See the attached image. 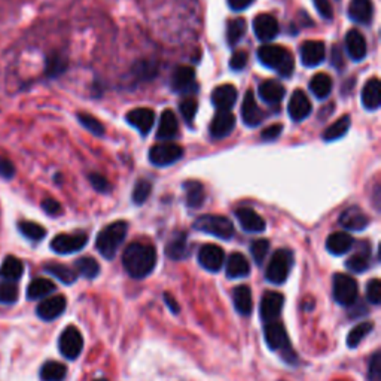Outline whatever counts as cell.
<instances>
[{
	"instance_id": "6da1fadb",
	"label": "cell",
	"mask_w": 381,
	"mask_h": 381,
	"mask_svg": "<svg viewBox=\"0 0 381 381\" xmlns=\"http://www.w3.org/2000/svg\"><path fill=\"white\" fill-rule=\"evenodd\" d=\"M122 264L125 271L133 279H143L157 265V250L146 243H131L124 250Z\"/></svg>"
},
{
	"instance_id": "7a4b0ae2",
	"label": "cell",
	"mask_w": 381,
	"mask_h": 381,
	"mask_svg": "<svg viewBox=\"0 0 381 381\" xmlns=\"http://www.w3.org/2000/svg\"><path fill=\"white\" fill-rule=\"evenodd\" d=\"M258 60L264 66L274 69L276 72L283 78H289L293 74V67H295L293 57H292V54L283 47L270 45V44L259 47Z\"/></svg>"
},
{
	"instance_id": "3957f363",
	"label": "cell",
	"mask_w": 381,
	"mask_h": 381,
	"mask_svg": "<svg viewBox=\"0 0 381 381\" xmlns=\"http://www.w3.org/2000/svg\"><path fill=\"white\" fill-rule=\"evenodd\" d=\"M127 230H129L127 222L117 221L114 223L107 225L106 228H103L100 233H98L97 240H95V246L103 258L112 259L117 255V252L127 235Z\"/></svg>"
},
{
	"instance_id": "277c9868",
	"label": "cell",
	"mask_w": 381,
	"mask_h": 381,
	"mask_svg": "<svg viewBox=\"0 0 381 381\" xmlns=\"http://www.w3.org/2000/svg\"><path fill=\"white\" fill-rule=\"evenodd\" d=\"M265 334V341L271 350L280 351L283 359L289 363H295L296 362V355L293 353L292 347H291V341L289 336L286 334V329L281 323L279 322H270L266 323V327L264 329Z\"/></svg>"
},
{
	"instance_id": "5b68a950",
	"label": "cell",
	"mask_w": 381,
	"mask_h": 381,
	"mask_svg": "<svg viewBox=\"0 0 381 381\" xmlns=\"http://www.w3.org/2000/svg\"><path fill=\"white\" fill-rule=\"evenodd\" d=\"M293 265V255L288 249H279L271 257L270 264L266 266L265 277L273 285L285 283Z\"/></svg>"
},
{
	"instance_id": "8992f818",
	"label": "cell",
	"mask_w": 381,
	"mask_h": 381,
	"mask_svg": "<svg viewBox=\"0 0 381 381\" xmlns=\"http://www.w3.org/2000/svg\"><path fill=\"white\" fill-rule=\"evenodd\" d=\"M194 228L201 233L215 235L222 240H230L234 235V225L233 222L219 215H203L195 221Z\"/></svg>"
},
{
	"instance_id": "52a82bcc",
	"label": "cell",
	"mask_w": 381,
	"mask_h": 381,
	"mask_svg": "<svg viewBox=\"0 0 381 381\" xmlns=\"http://www.w3.org/2000/svg\"><path fill=\"white\" fill-rule=\"evenodd\" d=\"M334 300L341 305H353L358 300L359 288L358 281L348 274L338 273L334 277Z\"/></svg>"
},
{
	"instance_id": "ba28073f",
	"label": "cell",
	"mask_w": 381,
	"mask_h": 381,
	"mask_svg": "<svg viewBox=\"0 0 381 381\" xmlns=\"http://www.w3.org/2000/svg\"><path fill=\"white\" fill-rule=\"evenodd\" d=\"M182 157H183V148L170 142L153 145L149 151L151 163L158 167L172 165L176 161H179Z\"/></svg>"
},
{
	"instance_id": "9c48e42d",
	"label": "cell",
	"mask_w": 381,
	"mask_h": 381,
	"mask_svg": "<svg viewBox=\"0 0 381 381\" xmlns=\"http://www.w3.org/2000/svg\"><path fill=\"white\" fill-rule=\"evenodd\" d=\"M59 348L60 353L70 361H75L83 348V338L76 327H67L59 340Z\"/></svg>"
},
{
	"instance_id": "30bf717a",
	"label": "cell",
	"mask_w": 381,
	"mask_h": 381,
	"mask_svg": "<svg viewBox=\"0 0 381 381\" xmlns=\"http://www.w3.org/2000/svg\"><path fill=\"white\" fill-rule=\"evenodd\" d=\"M88 237L86 234H59L52 238L51 249L60 255H69L82 250L87 246Z\"/></svg>"
},
{
	"instance_id": "8fae6325",
	"label": "cell",
	"mask_w": 381,
	"mask_h": 381,
	"mask_svg": "<svg viewBox=\"0 0 381 381\" xmlns=\"http://www.w3.org/2000/svg\"><path fill=\"white\" fill-rule=\"evenodd\" d=\"M285 305V296L279 292H265L261 300V317L264 322H274Z\"/></svg>"
},
{
	"instance_id": "7c38bea8",
	"label": "cell",
	"mask_w": 381,
	"mask_h": 381,
	"mask_svg": "<svg viewBox=\"0 0 381 381\" xmlns=\"http://www.w3.org/2000/svg\"><path fill=\"white\" fill-rule=\"evenodd\" d=\"M235 127V117L231 114L230 110H218V114L213 117L209 127L210 136L221 140L228 137L231 134V131L234 130Z\"/></svg>"
},
{
	"instance_id": "4fadbf2b",
	"label": "cell",
	"mask_w": 381,
	"mask_h": 381,
	"mask_svg": "<svg viewBox=\"0 0 381 381\" xmlns=\"http://www.w3.org/2000/svg\"><path fill=\"white\" fill-rule=\"evenodd\" d=\"M279 21L270 16V13H259V16L253 20V32L261 42H271L279 35Z\"/></svg>"
},
{
	"instance_id": "5bb4252c",
	"label": "cell",
	"mask_w": 381,
	"mask_h": 381,
	"mask_svg": "<svg viewBox=\"0 0 381 381\" xmlns=\"http://www.w3.org/2000/svg\"><path fill=\"white\" fill-rule=\"evenodd\" d=\"M199 262L210 273L219 271L225 262V253L219 246L204 245L199 252Z\"/></svg>"
},
{
	"instance_id": "9a60e30c",
	"label": "cell",
	"mask_w": 381,
	"mask_h": 381,
	"mask_svg": "<svg viewBox=\"0 0 381 381\" xmlns=\"http://www.w3.org/2000/svg\"><path fill=\"white\" fill-rule=\"evenodd\" d=\"M172 88L176 93L195 91V70L191 66H177L172 75Z\"/></svg>"
},
{
	"instance_id": "2e32d148",
	"label": "cell",
	"mask_w": 381,
	"mask_h": 381,
	"mask_svg": "<svg viewBox=\"0 0 381 381\" xmlns=\"http://www.w3.org/2000/svg\"><path fill=\"white\" fill-rule=\"evenodd\" d=\"M312 109H313L312 102H310V98L303 90H296L292 94L288 110H289V117L293 121L296 122L304 121L310 114H312Z\"/></svg>"
},
{
	"instance_id": "e0dca14e",
	"label": "cell",
	"mask_w": 381,
	"mask_h": 381,
	"mask_svg": "<svg viewBox=\"0 0 381 381\" xmlns=\"http://www.w3.org/2000/svg\"><path fill=\"white\" fill-rule=\"evenodd\" d=\"M127 122L134 127L136 130H139L140 134L145 136L152 130V127L155 124V114L152 109L137 107L127 114Z\"/></svg>"
},
{
	"instance_id": "ac0fdd59",
	"label": "cell",
	"mask_w": 381,
	"mask_h": 381,
	"mask_svg": "<svg viewBox=\"0 0 381 381\" xmlns=\"http://www.w3.org/2000/svg\"><path fill=\"white\" fill-rule=\"evenodd\" d=\"M66 305L67 303L64 296L57 295V296H52V298H47L42 301L36 308V313L42 320L49 322V320L60 317L64 313Z\"/></svg>"
},
{
	"instance_id": "d6986e66",
	"label": "cell",
	"mask_w": 381,
	"mask_h": 381,
	"mask_svg": "<svg viewBox=\"0 0 381 381\" xmlns=\"http://www.w3.org/2000/svg\"><path fill=\"white\" fill-rule=\"evenodd\" d=\"M242 118L247 127H258L264 121V112L255 100V94L247 91L242 105Z\"/></svg>"
},
{
	"instance_id": "ffe728a7",
	"label": "cell",
	"mask_w": 381,
	"mask_h": 381,
	"mask_svg": "<svg viewBox=\"0 0 381 381\" xmlns=\"http://www.w3.org/2000/svg\"><path fill=\"white\" fill-rule=\"evenodd\" d=\"M324 60V45L320 40H305L301 47V61L307 67H316Z\"/></svg>"
},
{
	"instance_id": "44dd1931",
	"label": "cell",
	"mask_w": 381,
	"mask_h": 381,
	"mask_svg": "<svg viewBox=\"0 0 381 381\" xmlns=\"http://www.w3.org/2000/svg\"><path fill=\"white\" fill-rule=\"evenodd\" d=\"M348 17L359 24H370L374 17L373 0H350Z\"/></svg>"
},
{
	"instance_id": "7402d4cb",
	"label": "cell",
	"mask_w": 381,
	"mask_h": 381,
	"mask_svg": "<svg viewBox=\"0 0 381 381\" xmlns=\"http://www.w3.org/2000/svg\"><path fill=\"white\" fill-rule=\"evenodd\" d=\"M370 219L359 207H350L340 216V225L348 231H362L368 227Z\"/></svg>"
},
{
	"instance_id": "603a6c76",
	"label": "cell",
	"mask_w": 381,
	"mask_h": 381,
	"mask_svg": "<svg viewBox=\"0 0 381 381\" xmlns=\"http://www.w3.org/2000/svg\"><path fill=\"white\" fill-rule=\"evenodd\" d=\"M346 49L348 57L355 61H361L366 57L368 47H366V40L359 30L353 29L346 35Z\"/></svg>"
},
{
	"instance_id": "cb8c5ba5",
	"label": "cell",
	"mask_w": 381,
	"mask_h": 381,
	"mask_svg": "<svg viewBox=\"0 0 381 381\" xmlns=\"http://www.w3.org/2000/svg\"><path fill=\"white\" fill-rule=\"evenodd\" d=\"M235 218L247 233H262L265 230V221L253 209L242 207L235 210Z\"/></svg>"
},
{
	"instance_id": "d4e9b609",
	"label": "cell",
	"mask_w": 381,
	"mask_h": 381,
	"mask_svg": "<svg viewBox=\"0 0 381 381\" xmlns=\"http://www.w3.org/2000/svg\"><path fill=\"white\" fill-rule=\"evenodd\" d=\"M237 102V90L231 83L219 86L211 93V103L218 110H230Z\"/></svg>"
},
{
	"instance_id": "484cf974",
	"label": "cell",
	"mask_w": 381,
	"mask_h": 381,
	"mask_svg": "<svg viewBox=\"0 0 381 381\" xmlns=\"http://www.w3.org/2000/svg\"><path fill=\"white\" fill-rule=\"evenodd\" d=\"M259 97L268 105H279L285 97V87L274 79L264 81L259 86Z\"/></svg>"
},
{
	"instance_id": "4316f807",
	"label": "cell",
	"mask_w": 381,
	"mask_h": 381,
	"mask_svg": "<svg viewBox=\"0 0 381 381\" xmlns=\"http://www.w3.org/2000/svg\"><path fill=\"white\" fill-rule=\"evenodd\" d=\"M381 83L378 78H371L363 86L362 90V103L365 109L368 110H377L381 105Z\"/></svg>"
},
{
	"instance_id": "83f0119b",
	"label": "cell",
	"mask_w": 381,
	"mask_h": 381,
	"mask_svg": "<svg viewBox=\"0 0 381 381\" xmlns=\"http://www.w3.org/2000/svg\"><path fill=\"white\" fill-rule=\"evenodd\" d=\"M353 237L347 233H334L327 240V249L335 257L346 255V253L353 247Z\"/></svg>"
},
{
	"instance_id": "f1b7e54d",
	"label": "cell",
	"mask_w": 381,
	"mask_h": 381,
	"mask_svg": "<svg viewBox=\"0 0 381 381\" xmlns=\"http://www.w3.org/2000/svg\"><path fill=\"white\" fill-rule=\"evenodd\" d=\"M177 131H179V125H177V118L175 115V112L170 109H165L160 118L157 137L160 140H170L177 134Z\"/></svg>"
},
{
	"instance_id": "f546056e",
	"label": "cell",
	"mask_w": 381,
	"mask_h": 381,
	"mask_svg": "<svg viewBox=\"0 0 381 381\" xmlns=\"http://www.w3.org/2000/svg\"><path fill=\"white\" fill-rule=\"evenodd\" d=\"M250 273V264L242 253H231L227 259V276L230 279L246 277Z\"/></svg>"
},
{
	"instance_id": "4dcf8cb0",
	"label": "cell",
	"mask_w": 381,
	"mask_h": 381,
	"mask_svg": "<svg viewBox=\"0 0 381 381\" xmlns=\"http://www.w3.org/2000/svg\"><path fill=\"white\" fill-rule=\"evenodd\" d=\"M23 273H24V265L16 257H6L2 265H0V277H2L5 281H11V283H16L17 280H20Z\"/></svg>"
},
{
	"instance_id": "1f68e13d",
	"label": "cell",
	"mask_w": 381,
	"mask_h": 381,
	"mask_svg": "<svg viewBox=\"0 0 381 381\" xmlns=\"http://www.w3.org/2000/svg\"><path fill=\"white\" fill-rule=\"evenodd\" d=\"M165 255L175 261H180L188 257V240L185 233L176 234L170 242H168V245L165 246Z\"/></svg>"
},
{
	"instance_id": "d6a6232c",
	"label": "cell",
	"mask_w": 381,
	"mask_h": 381,
	"mask_svg": "<svg viewBox=\"0 0 381 381\" xmlns=\"http://www.w3.org/2000/svg\"><path fill=\"white\" fill-rule=\"evenodd\" d=\"M233 301H234V307L237 310V313L243 315V316H249L252 313V308H253L252 292L247 286H245V285L237 286L233 292Z\"/></svg>"
},
{
	"instance_id": "836d02e7",
	"label": "cell",
	"mask_w": 381,
	"mask_h": 381,
	"mask_svg": "<svg viewBox=\"0 0 381 381\" xmlns=\"http://www.w3.org/2000/svg\"><path fill=\"white\" fill-rule=\"evenodd\" d=\"M55 291V286L51 280L39 277L30 281L29 288H27V298L29 300H40L45 298L49 293Z\"/></svg>"
},
{
	"instance_id": "e575fe53",
	"label": "cell",
	"mask_w": 381,
	"mask_h": 381,
	"mask_svg": "<svg viewBox=\"0 0 381 381\" xmlns=\"http://www.w3.org/2000/svg\"><path fill=\"white\" fill-rule=\"evenodd\" d=\"M187 192V204L191 209H199L204 203V187L197 180H188L183 185Z\"/></svg>"
},
{
	"instance_id": "d590c367",
	"label": "cell",
	"mask_w": 381,
	"mask_h": 381,
	"mask_svg": "<svg viewBox=\"0 0 381 381\" xmlns=\"http://www.w3.org/2000/svg\"><path fill=\"white\" fill-rule=\"evenodd\" d=\"M350 124H351V119L348 115L338 118L332 125H329L328 129L323 131V134H322L323 140L324 142H334V140L341 139L348 131Z\"/></svg>"
},
{
	"instance_id": "8d00e7d4",
	"label": "cell",
	"mask_w": 381,
	"mask_h": 381,
	"mask_svg": "<svg viewBox=\"0 0 381 381\" xmlns=\"http://www.w3.org/2000/svg\"><path fill=\"white\" fill-rule=\"evenodd\" d=\"M310 90L312 93L323 100V98H327L331 91H332V79L329 75L327 74H317L310 81Z\"/></svg>"
},
{
	"instance_id": "74e56055",
	"label": "cell",
	"mask_w": 381,
	"mask_h": 381,
	"mask_svg": "<svg viewBox=\"0 0 381 381\" xmlns=\"http://www.w3.org/2000/svg\"><path fill=\"white\" fill-rule=\"evenodd\" d=\"M66 366L60 362L48 361L40 368V380L42 381H63L66 377Z\"/></svg>"
},
{
	"instance_id": "f35d334b",
	"label": "cell",
	"mask_w": 381,
	"mask_h": 381,
	"mask_svg": "<svg viewBox=\"0 0 381 381\" xmlns=\"http://www.w3.org/2000/svg\"><path fill=\"white\" fill-rule=\"evenodd\" d=\"M247 30V23L245 18H233L227 25V40L230 47H235L243 39Z\"/></svg>"
},
{
	"instance_id": "ab89813d",
	"label": "cell",
	"mask_w": 381,
	"mask_h": 381,
	"mask_svg": "<svg viewBox=\"0 0 381 381\" xmlns=\"http://www.w3.org/2000/svg\"><path fill=\"white\" fill-rule=\"evenodd\" d=\"M45 271L48 274L54 276L55 279H59L64 285L75 283L76 277H78V274L72 270V268H69V266L61 265V264H48L45 266Z\"/></svg>"
},
{
	"instance_id": "60d3db41",
	"label": "cell",
	"mask_w": 381,
	"mask_h": 381,
	"mask_svg": "<svg viewBox=\"0 0 381 381\" xmlns=\"http://www.w3.org/2000/svg\"><path fill=\"white\" fill-rule=\"evenodd\" d=\"M373 329H374V323L373 322H362V323L356 324V327L348 332L347 346L350 348L358 347L365 340V338L371 334Z\"/></svg>"
},
{
	"instance_id": "b9f144b4",
	"label": "cell",
	"mask_w": 381,
	"mask_h": 381,
	"mask_svg": "<svg viewBox=\"0 0 381 381\" xmlns=\"http://www.w3.org/2000/svg\"><path fill=\"white\" fill-rule=\"evenodd\" d=\"M370 261H371V250L365 249L362 252L355 253L351 258H348L346 262V266L353 273H363L368 270Z\"/></svg>"
},
{
	"instance_id": "7bdbcfd3",
	"label": "cell",
	"mask_w": 381,
	"mask_h": 381,
	"mask_svg": "<svg viewBox=\"0 0 381 381\" xmlns=\"http://www.w3.org/2000/svg\"><path fill=\"white\" fill-rule=\"evenodd\" d=\"M18 230L25 238L33 240V242H39V240L47 235V230L42 225L32 221H21L18 223Z\"/></svg>"
},
{
	"instance_id": "ee69618b",
	"label": "cell",
	"mask_w": 381,
	"mask_h": 381,
	"mask_svg": "<svg viewBox=\"0 0 381 381\" xmlns=\"http://www.w3.org/2000/svg\"><path fill=\"white\" fill-rule=\"evenodd\" d=\"M75 266L78 273L86 279H95L98 273H100V265H98V262L94 258H90V257L79 258L75 262Z\"/></svg>"
},
{
	"instance_id": "f6af8a7d",
	"label": "cell",
	"mask_w": 381,
	"mask_h": 381,
	"mask_svg": "<svg viewBox=\"0 0 381 381\" xmlns=\"http://www.w3.org/2000/svg\"><path fill=\"white\" fill-rule=\"evenodd\" d=\"M66 69H67V61L61 54L54 52L49 55L48 60H47V75L48 76H51V78L59 76L64 72Z\"/></svg>"
},
{
	"instance_id": "bcb514c9",
	"label": "cell",
	"mask_w": 381,
	"mask_h": 381,
	"mask_svg": "<svg viewBox=\"0 0 381 381\" xmlns=\"http://www.w3.org/2000/svg\"><path fill=\"white\" fill-rule=\"evenodd\" d=\"M78 121L81 122V125L83 129H87L90 133L95 134V136H103L105 134V127L103 124L98 121L95 117L90 115V114H78Z\"/></svg>"
},
{
	"instance_id": "7dc6e473",
	"label": "cell",
	"mask_w": 381,
	"mask_h": 381,
	"mask_svg": "<svg viewBox=\"0 0 381 381\" xmlns=\"http://www.w3.org/2000/svg\"><path fill=\"white\" fill-rule=\"evenodd\" d=\"M18 300V288L11 281L0 283V304H13Z\"/></svg>"
},
{
	"instance_id": "c3c4849f",
	"label": "cell",
	"mask_w": 381,
	"mask_h": 381,
	"mask_svg": "<svg viewBox=\"0 0 381 381\" xmlns=\"http://www.w3.org/2000/svg\"><path fill=\"white\" fill-rule=\"evenodd\" d=\"M268 250H270V242H268V240H264V238L253 242L252 247H250L252 257L258 265H262V262L265 261V258L268 255Z\"/></svg>"
},
{
	"instance_id": "681fc988",
	"label": "cell",
	"mask_w": 381,
	"mask_h": 381,
	"mask_svg": "<svg viewBox=\"0 0 381 381\" xmlns=\"http://www.w3.org/2000/svg\"><path fill=\"white\" fill-rule=\"evenodd\" d=\"M151 191H152L151 182H148V180H139L136 183L134 191H133V201L136 204H143L148 200V197L151 195Z\"/></svg>"
},
{
	"instance_id": "f907efd6",
	"label": "cell",
	"mask_w": 381,
	"mask_h": 381,
	"mask_svg": "<svg viewBox=\"0 0 381 381\" xmlns=\"http://www.w3.org/2000/svg\"><path fill=\"white\" fill-rule=\"evenodd\" d=\"M197 110H199V105L194 100V98H187L180 103V114L182 118L185 119L187 124H191L197 115Z\"/></svg>"
},
{
	"instance_id": "816d5d0a",
	"label": "cell",
	"mask_w": 381,
	"mask_h": 381,
	"mask_svg": "<svg viewBox=\"0 0 381 381\" xmlns=\"http://www.w3.org/2000/svg\"><path fill=\"white\" fill-rule=\"evenodd\" d=\"M366 300L371 304L378 305L381 301V283L378 279H373L368 281V286H366Z\"/></svg>"
},
{
	"instance_id": "f5cc1de1",
	"label": "cell",
	"mask_w": 381,
	"mask_h": 381,
	"mask_svg": "<svg viewBox=\"0 0 381 381\" xmlns=\"http://www.w3.org/2000/svg\"><path fill=\"white\" fill-rule=\"evenodd\" d=\"M368 378H370V381H381V355H380V351H375L374 356L371 358Z\"/></svg>"
},
{
	"instance_id": "db71d44e",
	"label": "cell",
	"mask_w": 381,
	"mask_h": 381,
	"mask_svg": "<svg viewBox=\"0 0 381 381\" xmlns=\"http://www.w3.org/2000/svg\"><path fill=\"white\" fill-rule=\"evenodd\" d=\"M283 133V125L281 124H273L270 127H266V129L262 130L261 133V139L264 142H274L280 137V134Z\"/></svg>"
},
{
	"instance_id": "11a10c76",
	"label": "cell",
	"mask_w": 381,
	"mask_h": 381,
	"mask_svg": "<svg viewBox=\"0 0 381 381\" xmlns=\"http://www.w3.org/2000/svg\"><path fill=\"white\" fill-rule=\"evenodd\" d=\"M90 182H91V185L95 191L98 192H102V194H106L110 191V183L107 182V179L102 175H98V173H91L90 175Z\"/></svg>"
},
{
	"instance_id": "9f6ffc18",
	"label": "cell",
	"mask_w": 381,
	"mask_h": 381,
	"mask_svg": "<svg viewBox=\"0 0 381 381\" xmlns=\"http://www.w3.org/2000/svg\"><path fill=\"white\" fill-rule=\"evenodd\" d=\"M247 64V54L246 51H237L233 54L230 60V66L233 70H243Z\"/></svg>"
},
{
	"instance_id": "6f0895ef",
	"label": "cell",
	"mask_w": 381,
	"mask_h": 381,
	"mask_svg": "<svg viewBox=\"0 0 381 381\" xmlns=\"http://www.w3.org/2000/svg\"><path fill=\"white\" fill-rule=\"evenodd\" d=\"M313 2H315V6H316L317 12L320 13V16L324 20H331L332 18L334 11H332V6H331L329 0H313Z\"/></svg>"
},
{
	"instance_id": "680465c9",
	"label": "cell",
	"mask_w": 381,
	"mask_h": 381,
	"mask_svg": "<svg viewBox=\"0 0 381 381\" xmlns=\"http://www.w3.org/2000/svg\"><path fill=\"white\" fill-rule=\"evenodd\" d=\"M42 209H44L45 213H48L49 216H57L61 213V204L54 199H45L42 201Z\"/></svg>"
},
{
	"instance_id": "91938a15",
	"label": "cell",
	"mask_w": 381,
	"mask_h": 381,
	"mask_svg": "<svg viewBox=\"0 0 381 381\" xmlns=\"http://www.w3.org/2000/svg\"><path fill=\"white\" fill-rule=\"evenodd\" d=\"M13 175H16V167H13V164L6 158H0V176L4 179H11L13 177Z\"/></svg>"
},
{
	"instance_id": "94428289",
	"label": "cell",
	"mask_w": 381,
	"mask_h": 381,
	"mask_svg": "<svg viewBox=\"0 0 381 381\" xmlns=\"http://www.w3.org/2000/svg\"><path fill=\"white\" fill-rule=\"evenodd\" d=\"M253 2H255V0H228V5L233 11H243Z\"/></svg>"
},
{
	"instance_id": "6125c7cd",
	"label": "cell",
	"mask_w": 381,
	"mask_h": 381,
	"mask_svg": "<svg viewBox=\"0 0 381 381\" xmlns=\"http://www.w3.org/2000/svg\"><path fill=\"white\" fill-rule=\"evenodd\" d=\"M164 301L165 304L170 307V310L173 313H179L180 312V307L177 305V303L173 300V296L170 293H164Z\"/></svg>"
},
{
	"instance_id": "be15d7a7",
	"label": "cell",
	"mask_w": 381,
	"mask_h": 381,
	"mask_svg": "<svg viewBox=\"0 0 381 381\" xmlns=\"http://www.w3.org/2000/svg\"><path fill=\"white\" fill-rule=\"evenodd\" d=\"M340 59H341V52H340V48H338V47H335L334 49H332V63H334V66H336L338 69H341V61H340Z\"/></svg>"
},
{
	"instance_id": "e7e4bbea",
	"label": "cell",
	"mask_w": 381,
	"mask_h": 381,
	"mask_svg": "<svg viewBox=\"0 0 381 381\" xmlns=\"http://www.w3.org/2000/svg\"><path fill=\"white\" fill-rule=\"evenodd\" d=\"M94 381H107V380H105V378H102V380H94Z\"/></svg>"
}]
</instances>
